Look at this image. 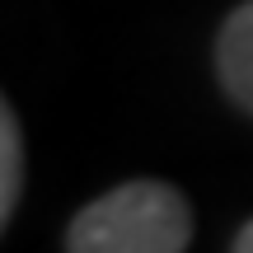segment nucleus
<instances>
[{
	"mask_svg": "<svg viewBox=\"0 0 253 253\" xmlns=\"http://www.w3.org/2000/svg\"><path fill=\"white\" fill-rule=\"evenodd\" d=\"M192 244V207L173 183L131 178L80 207L66 225L71 253H183Z\"/></svg>",
	"mask_w": 253,
	"mask_h": 253,
	"instance_id": "obj_1",
	"label": "nucleus"
},
{
	"mask_svg": "<svg viewBox=\"0 0 253 253\" xmlns=\"http://www.w3.org/2000/svg\"><path fill=\"white\" fill-rule=\"evenodd\" d=\"M216 75L225 94L244 113H253V0L230 9V19L216 33Z\"/></svg>",
	"mask_w": 253,
	"mask_h": 253,
	"instance_id": "obj_2",
	"label": "nucleus"
},
{
	"mask_svg": "<svg viewBox=\"0 0 253 253\" xmlns=\"http://www.w3.org/2000/svg\"><path fill=\"white\" fill-rule=\"evenodd\" d=\"M24 192V136L9 103H0V225H9Z\"/></svg>",
	"mask_w": 253,
	"mask_h": 253,
	"instance_id": "obj_3",
	"label": "nucleus"
},
{
	"mask_svg": "<svg viewBox=\"0 0 253 253\" xmlns=\"http://www.w3.org/2000/svg\"><path fill=\"white\" fill-rule=\"evenodd\" d=\"M230 249H235V253H253V220H249V225L235 235V244H230Z\"/></svg>",
	"mask_w": 253,
	"mask_h": 253,
	"instance_id": "obj_4",
	"label": "nucleus"
}]
</instances>
